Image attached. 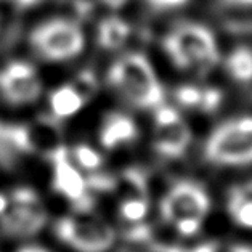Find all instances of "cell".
<instances>
[{
  "mask_svg": "<svg viewBox=\"0 0 252 252\" xmlns=\"http://www.w3.org/2000/svg\"><path fill=\"white\" fill-rule=\"evenodd\" d=\"M109 85L124 100L140 109H156L164 103V90L148 58L127 53L108 71Z\"/></svg>",
  "mask_w": 252,
  "mask_h": 252,
  "instance_id": "obj_1",
  "label": "cell"
},
{
  "mask_svg": "<svg viewBox=\"0 0 252 252\" xmlns=\"http://www.w3.org/2000/svg\"><path fill=\"white\" fill-rule=\"evenodd\" d=\"M164 52L178 69L207 74L219 61V45L211 29L198 23H180L162 40Z\"/></svg>",
  "mask_w": 252,
  "mask_h": 252,
  "instance_id": "obj_2",
  "label": "cell"
},
{
  "mask_svg": "<svg viewBox=\"0 0 252 252\" xmlns=\"http://www.w3.org/2000/svg\"><path fill=\"white\" fill-rule=\"evenodd\" d=\"M211 209L209 194L198 183L183 180L172 187L161 201V215L182 236H194Z\"/></svg>",
  "mask_w": 252,
  "mask_h": 252,
  "instance_id": "obj_3",
  "label": "cell"
},
{
  "mask_svg": "<svg viewBox=\"0 0 252 252\" xmlns=\"http://www.w3.org/2000/svg\"><path fill=\"white\" fill-rule=\"evenodd\" d=\"M207 162L225 167L252 164V118L230 119L215 127L204 145Z\"/></svg>",
  "mask_w": 252,
  "mask_h": 252,
  "instance_id": "obj_4",
  "label": "cell"
},
{
  "mask_svg": "<svg viewBox=\"0 0 252 252\" xmlns=\"http://www.w3.org/2000/svg\"><path fill=\"white\" fill-rule=\"evenodd\" d=\"M60 241L77 252H106L116 241L113 226L100 215L79 211L55 223Z\"/></svg>",
  "mask_w": 252,
  "mask_h": 252,
  "instance_id": "obj_5",
  "label": "cell"
},
{
  "mask_svg": "<svg viewBox=\"0 0 252 252\" xmlns=\"http://www.w3.org/2000/svg\"><path fill=\"white\" fill-rule=\"evenodd\" d=\"M31 45L44 60L66 61L84 50L85 39L79 24L64 18H55L32 31Z\"/></svg>",
  "mask_w": 252,
  "mask_h": 252,
  "instance_id": "obj_6",
  "label": "cell"
},
{
  "mask_svg": "<svg viewBox=\"0 0 252 252\" xmlns=\"http://www.w3.org/2000/svg\"><path fill=\"white\" fill-rule=\"evenodd\" d=\"M47 222L44 202L29 188L15 189L8 196V206L0 215L2 230L10 236L26 238L39 233Z\"/></svg>",
  "mask_w": 252,
  "mask_h": 252,
  "instance_id": "obj_7",
  "label": "cell"
},
{
  "mask_svg": "<svg viewBox=\"0 0 252 252\" xmlns=\"http://www.w3.org/2000/svg\"><path fill=\"white\" fill-rule=\"evenodd\" d=\"M0 137L8 140L20 150L37 153L47 159L64 148L61 143L58 122L50 118H39L24 126H0Z\"/></svg>",
  "mask_w": 252,
  "mask_h": 252,
  "instance_id": "obj_8",
  "label": "cell"
},
{
  "mask_svg": "<svg viewBox=\"0 0 252 252\" xmlns=\"http://www.w3.org/2000/svg\"><path fill=\"white\" fill-rule=\"evenodd\" d=\"M155 111V133H153L155 151L167 159L182 158L191 143L189 127L174 108L161 104Z\"/></svg>",
  "mask_w": 252,
  "mask_h": 252,
  "instance_id": "obj_9",
  "label": "cell"
},
{
  "mask_svg": "<svg viewBox=\"0 0 252 252\" xmlns=\"http://www.w3.org/2000/svg\"><path fill=\"white\" fill-rule=\"evenodd\" d=\"M42 94L39 74L29 63L11 61L0 69V95L10 104H29Z\"/></svg>",
  "mask_w": 252,
  "mask_h": 252,
  "instance_id": "obj_10",
  "label": "cell"
},
{
  "mask_svg": "<svg viewBox=\"0 0 252 252\" xmlns=\"http://www.w3.org/2000/svg\"><path fill=\"white\" fill-rule=\"evenodd\" d=\"M48 161L53 165V189L66 199L72 201L79 211H89V183L74 164L71 162L69 153L61 148Z\"/></svg>",
  "mask_w": 252,
  "mask_h": 252,
  "instance_id": "obj_11",
  "label": "cell"
},
{
  "mask_svg": "<svg viewBox=\"0 0 252 252\" xmlns=\"http://www.w3.org/2000/svg\"><path fill=\"white\" fill-rule=\"evenodd\" d=\"M138 130L135 122L124 113H111L104 118L100 128V143L106 150H116L128 145L137 138Z\"/></svg>",
  "mask_w": 252,
  "mask_h": 252,
  "instance_id": "obj_12",
  "label": "cell"
},
{
  "mask_svg": "<svg viewBox=\"0 0 252 252\" xmlns=\"http://www.w3.org/2000/svg\"><path fill=\"white\" fill-rule=\"evenodd\" d=\"M226 207L233 222L243 228L252 230V180L230 188Z\"/></svg>",
  "mask_w": 252,
  "mask_h": 252,
  "instance_id": "obj_13",
  "label": "cell"
},
{
  "mask_svg": "<svg viewBox=\"0 0 252 252\" xmlns=\"http://www.w3.org/2000/svg\"><path fill=\"white\" fill-rule=\"evenodd\" d=\"M175 100L183 108L215 111L222 101V94L215 89H199L196 85H182L175 90Z\"/></svg>",
  "mask_w": 252,
  "mask_h": 252,
  "instance_id": "obj_14",
  "label": "cell"
},
{
  "mask_svg": "<svg viewBox=\"0 0 252 252\" xmlns=\"http://www.w3.org/2000/svg\"><path fill=\"white\" fill-rule=\"evenodd\" d=\"M130 37V26L119 16H106L98 24L96 40L104 50H119Z\"/></svg>",
  "mask_w": 252,
  "mask_h": 252,
  "instance_id": "obj_15",
  "label": "cell"
},
{
  "mask_svg": "<svg viewBox=\"0 0 252 252\" xmlns=\"http://www.w3.org/2000/svg\"><path fill=\"white\" fill-rule=\"evenodd\" d=\"M85 106V100L76 92L71 84L61 85L60 89L52 92L50 108L57 119H67L77 114Z\"/></svg>",
  "mask_w": 252,
  "mask_h": 252,
  "instance_id": "obj_16",
  "label": "cell"
},
{
  "mask_svg": "<svg viewBox=\"0 0 252 252\" xmlns=\"http://www.w3.org/2000/svg\"><path fill=\"white\" fill-rule=\"evenodd\" d=\"M226 72L238 82H252V50L248 47H236L225 61Z\"/></svg>",
  "mask_w": 252,
  "mask_h": 252,
  "instance_id": "obj_17",
  "label": "cell"
},
{
  "mask_svg": "<svg viewBox=\"0 0 252 252\" xmlns=\"http://www.w3.org/2000/svg\"><path fill=\"white\" fill-rule=\"evenodd\" d=\"M150 202L148 198H137V199H124L119 201V214L128 225H140L148 214Z\"/></svg>",
  "mask_w": 252,
  "mask_h": 252,
  "instance_id": "obj_18",
  "label": "cell"
},
{
  "mask_svg": "<svg viewBox=\"0 0 252 252\" xmlns=\"http://www.w3.org/2000/svg\"><path fill=\"white\" fill-rule=\"evenodd\" d=\"M72 156H74L79 167L89 172L98 170L103 164L101 155L96 150L90 148L89 145H77L76 148L72 150Z\"/></svg>",
  "mask_w": 252,
  "mask_h": 252,
  "instance_id": "obj_19",
  "label": "cell"
},
{
  "mask_svg": "<svg viewBox=\"0 0 252 252\" xmlns=\"http://www.w3.org/2000/svg\"><path fill=\"white\" fill-rule=\"evenodd\" d=\"M72 87L76 89V92L81 95L85 103H87L92 96L96 94V89H98V82H96V77L92 71H82L74 77V81L69 82Z\"/></svg>",
  "mask_w": 252,
  "mask_h": 252,
  "instance_id": "obj_20",
  "label": "cell"
},
{
  "mask_svg": "<svg viewBox=\"0 0 252 252\" xmlns=\"http://www.w3.org/2000/svg\"><path fill=\"white\" fill-rule=\"evenodd\" d=\"M151 7L159 10H169V8H178L182 5H185L188 0H146Z\"/></svg>",
  "mask_w": 252,
  "mask_h": 252,
  "instance_id": "obj_21",
  "label": "cell"
},
{
  "mask_svg": "<svg viewBox=\"0 0 252 252\" xmlns=\"http://www.w3.org/2000/svg\"><path fill=\"white\" fill-rule=\"evenodd\" d=\"M146 252H185L183 249L177 248V246H169V244H155L146 251Z\"/></svg>",
  "mask_w": 252,
  "mask_h": 252,
  "instance_id": "obj_22",
  "label": "cell"
},
{
  "mask_svg": "<svg viewBox=\"0 0 252 252\" xmlns=\"http://www.w3.org/2000/svg\"><path fill=\"white\" fill-rule=\"evenodd\" d=\"M189 252H219V246L217 243H204Z\"/></svg>",
  "mask_w": 252,
  "mask_h": 252,
  "instance_id": "obj_23",
  "label": "cell"
},
{
  "mask_svg": "<svg viewBox=\"0 0 252 252\" xmlns=\"http://www.w3.org/2000/svg\"><path fill=\"white\" fill-rule=\"evenodd\" d=\"M101 2L106 5V7H109V8L118 10L121 7H124V5L128 2V0H101Z\"/></svg>",
  "mask_w": 252,
  "mask_h": 252,
  "instance_id": "obj_24",
  "label": "cell"
},
{
  "mask_svg": "<svg viewBox=\"0 0 252 252\" xmlns=\"http://www.w3.org/2000/svg\"><path fill=\"white\" fill-rule=\"evenodd\" d=\"M11 2L20 8H29V7H34L35 3H39L40 0H11Z\"/></svg>",
  "mask_w": 252,
  "mask_h": 252,
  "instance_id": "obj_25",
  "label": "cell"
},
{
  "mask_svg": "<svg viewBox=\"0 0 252 252\" xmlns=\"http://www.w3.org/2000/svg\"><path fill=\"white\" fill-rule=\"evenodd\" d=\"M228 5H236V7H249L252 5V0H222Z\"/></svg>",
  "mask_w": 252,
  "mask_h": 252,
  "instance_id": "obj_26",
  "label": "cell"
},
{
  "mask_svg": "<svg viewBox=\"0 0 252 252\" xmlns=\"http://www.w3.org/2000/svg\"><path fill=\"white\" fill-rule=\"evenodd\" d=\"M8 206V196L5 194H0V215L5 212V209Z\"/></svg>",
  "mask_w": 252,
  "mask_h": 252,
  "instance_id": "obj_27",
  "label": "cell"
},
{
  "mask_svg": "<svg viewBox=\"0 0 252 252\" xmlns=\"http://www.w3.org/2000/svg\"><path fill=\"white\" fill-rule=\"evenodd\" d=\"M18 252H48L47 249H42V248H37V246H28V248H23Z\"/></svg>",
  "mask_w": 252,
  "mask_h": 252,
  "instance_id": "obj_28",
  "label": "cell"
},
{
  "mask_svg": "<svg viewBox=\"0 0 252 252\" xmlns=\"http://www.w3.org/2000/svg\"><path fill=\"white\" fill-rule=\"evenodd\" d=\"M228 252H231V251H228Z\"/></svg>",
  "mask_w": 252,
  "mask_h": 252,
  "instance_id": "obj_29",
  "label": "cell"
}]
</instances>
